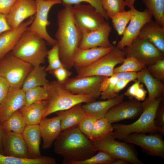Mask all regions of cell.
Here are the masks:
<instances>
[{"instance_id":"277c9868","label":"cell","mask_w":164,"mask_h":164,"mask_svg":"<svg viewBox=\"0 0 164 164\" xmlns=\"http://www.w3.org/2000/svg\"><path fill=\"white\" fill-rule=\"evenodd\" d=\"M44 87L48 97L46 100L47 107L44 118L57 112L68 109L77 104L96 100L89 96L73 94L57 81L49 82Z\"/></svg>"},{"instance_id":"603a6c76","label":"cell","mask_w":164,"mask_h":164,"mask_svg":"<svg viewBox=\"0 0 164 164\" xmlns=\"http://www.w3.org/2000/svg\"><path fill=\"white\" fill-rule=\"evenodd\" d=\"M137 80L144 84L147 90L148 97L144 101L150 102L162 97L164 85L150 73L147 67L137 72Z\"/></svg>"},{"instance_id":"f546056e","label":"cell","mask_w":164,"mask_h":164,"mask_svg":"<svg viewBox=\"0 0 164 164\" xmlns=\"http://www.w3.org/2000/svg\"><path fill=\"white\" fill-rule=\"evenodd\" d=\"M54 158L41 156L39 157H19L7 156L0 153V164H56Z\"/></svg>"},{"instance_id":"8fae6325","label":"cell","mask_w":164,"mask_h":164,"mask_svg":"<svg viewBox=\"0 0 164 164\" xmlns=\"http://www.w3.org/2000/svg\"><path fill=\"white\" fill-rule=\"evenodd\" d=\"M123 50L127 57L134 58L146 67L164 59V53L148 40L138 37Z\"/></svg>"},{"instance_id":"1f68e13d","label":"cell","mask_w":164,"mask_h":164,"mask_svg":"<svg viewBox=\"0 0 164 164\" xmlns=\"http://www.w3.org/2000/svg\"><path fill=\"white\" fill-rule=\"evenodd\" d=\"M111 124L105 117L97 119L94 125L90 140H97L111 134L114 131Z\"/></svg>"},{"instance_id":"30bf717a","label":"cell","mask_w":164,"mask_h":164,"mask_svg":"<svg viewBox=\"0 0 164 164\" xmlns=\"http://www.w3.org/2000/svg\"><path fill=\"white\" fill-rule=\"evenodd\" d=\"M72 12L73 21L82 34L97 29L106 22L103 15L90 5H74Z\"/></svg>"},{"instance_id":"681fc988","label":"cell","mask_w":164,"mask_h":164,"mask_svg":"<svg viewBox=\"0 0 164 164\" xmlns=\"http://www.w3.org/2000/svg\"><path fill=\"white\" fill-rule=\"evenodd\" d=\"M11 29L7 22L6 15L0 14V36Z\"/></svg>"},{"instance_id":"c3c4849f","label":"cell","mask_w":164,"mask_h":164,"mask_svg":"<svg viewBox=\"0 0 164 164\" xmlns=\"http://www.w3.org/2000/svg\"><path fill=\"white\" fill-rule=\"evenodd\" d=\"M130 81L125 80H119L115 85L114 93L116 97L118 96L119 92L125 88Z\"/></svg>"},{"instance_id":"52a82bcc","label":"cell","mask_w":164,"mask_h":164,"mask_svg":"<svg viewBox=\"0 0 164 164\" xmlns=\"http://www.w3.org/2000/svg\"><path fill=\"white\" fill-rule=\"evenodd\" d=\"M33 66L9 53L0 60V76L5 78L10 87L21 88Z\"/></svg>"},{"instance_id":"7a4b0ae2","label":"cell","mask_w":164,"mask_h":164,"mask_svg":"<svg viewBox=\"0 0 164 164\" xmlns=\"http://www.w3.org/2000/svg\"><path fill=\"white\" fill-rule=\"evenodd\" d=\"M55 152L71 164L90 158L97 151L92 142L77 127L62 131L54 142Z\"/></svg>"},{"instance_id":"ab89813d","label":"cell","mask_w":164,"mask_h":164,"mask_svg":"<svg viewBox=\"0 0 164 164\" xmlns=\"http://www.w3.org/2000/svg\"><path fill=\"white\" fill-rule=\"evenodd\" d=\"M64 5H76L83 2L89 4L94 7L95 9L106 20L108 19L106 12L102 5L101 0H60Z\"/></svg>"},{"instance_id":"ac0fdd59","label":"cell","mask_w":164,"mask_h":164,"mask_svg":"<svg viewBox=\"0 0 164 164\" xmlns=\"http://www.w3.org/2000/svg\"><path fill=\"white\" fill-rule=\"evenodd\" d=\"M4 155L19 157H31L22 134L5 132L2 140Z\"/></svg>"},{"instance_id":"d4e9b609","label":"cell","mask_w":164,"mask_h":164,"mask_svg":"<svg viewBox=\"0 0 164 164\" xmlns=\"http://www.w3.org/2000/svg\"><path fill=\"white\" fill-rule=\"evenodd\" d=\"M146 39L162 52L164 53V27L152 20L146 22L138 36Z\"/></svg>"},{"instance_id":"f6af8a7d","label":"cell","mask_w":164,"mask_h":164,"mask_svg":"<svg viewBox=\"0 0 164 164\" xmlns=\"http://www.w3.org/2000/svg\"><path fill=\"white\" fill-rule=\"evenodd\" d=\"M17 0H0V14L6 15Z\"/></svg>"},{"instance_id":"f907efd6","label":"cell","mask_w":164,"mask_h":164,"mask_svg":"<svg viewBox=\"0 0 164 164\" xmlns=\"http://www.w3.org/2000/svg\"><path fill=\"white\" fill-rule=\"evenodd\" d=\"M147 93V91L144 88L143 85L141 84L136 92L134 98L139 101H144L146 99Z\"/></svg>"},{"instance_id":"d6a6232c","label":"cell","mask_w":164,"mask_h":164,"mask_svg":"<svg viewBox=\"0 0 164 164\" xmlns=\"http://www.w3.org/2000/svg\"><path fill=\"white\" fill-rule=\"evenodd\" d=\"M146 9L160 26L164 27V0H142Z\"/></svg>"},{"instance_id":"44dd1931","label":"cell","mask_w":164,"mask_h":164,"mask_svg":"<svg viewBox=\"0 0 164 164\" xmlns=\"http://www.w3.org/2000/svg\"><path fill=\"white\" fill-rule=\"evenodd\" d=\"M60 121V117L57 115L51 118L45 117L39 123L44 149L50 148L62 132Z\"/></svg>"},{"instance_id":"8992f818","label":"cell","mask_w":164,"mask_h":164,"mask_svg":"<svg viewBox=\"0 0 164 164\" xmlns=\"http://www.w3.org/2000/svg\"><path fill=\"white\" fill-rule=\"evenodd\" d=\"M125 56L123 49L114 47L110 52L92 64L85 67L75 68L76 77L111 76L113 74L116 66L121 64Z\"/></svg>"},{"instance_id":"e575fe53","label":"cell","mask_w":164,"mask_h":164,"mask_svg":"<svg viewBox=\"0 0 164 164\" xmlns=\"http://www.w3.org/2000/svg\"><path fill=\"white\" fill-rule=\"evenodd\" d=\"M25 103L24 106H26L36 102L46 100L48 97V94L44 86H39L25 92Z\"/></svg>"},{"instance_id":"8d00e7d4","label":"cell","mask_w":164,"mask_h":164,"mask_svg":"<svg viewBox=\"0 0 164 164\" xmlns=\"http://www.w3.org/2000/svg\"><path fill=\"white\" fill-rule=\"evenodd\" d=\"M145 67L134 58L127 56L121 65L114 68L113 74L122 72H137Z\"/></svg>"},{"instance_id":"6da1fadb","label":"cell","mask_w":164,"mask_h":164,"mask_svg":"<svg viewBox=\"0 0 164 164\" xmlns=\"http://www.w3.org/2000/svg\"><path fill=\"white\" fill-rule=\"evenodd\" d=\"M72 8V5H65L58 12L57 29L55 35L60 59L68 70L73 67L74 54L79 47L82 36L73 21Z\"/></svg>"},{"instance_id":"4dcf8cb0","label":"cell","mask_w":164,"mask_h":164,"mask_svg":"<svg viewBox=\"0 0 164 164\" xmlns=\"http://www.w3.org/2000/svg\"><path fill=\"white\" fill-rule=\"evenodd\" d=\"M5 132L22 134L26 125L20 111H17L1 123Z\"/></svg>"},{"instance_id":"5bb4252c","label":"cell","mask_w":164,"mask_h":164,"mask_svg":"<svg viewBox=\"0 0 164 164\" xmlns=\"http://www.w3.org/2000/svg\"><path fill=\"white\" fill-rule=\"evenodd\" d=\"M131 17L128 26L126 27L121 39L116 47L123 50L129 46L138 36L144 25L152 20V16L146 9L143 11L136 9L134 6L130 8Z\"/></svg>"},{"instance_id":"b9f144b4","label":"cell","mask_w":164,"mask_h":164,"mask_svg":"<svg viewBox=\"0 0 164 164\" xmlns=\"http://www.w3.org/2000/svg\"><path fill=\"white\" fill-rule=\"evenodd\" d=\"M150 73L159 80L164 79V59L159 60L155 63L147 67Z\"/></svg>"},{"instance_id":"cb8c5ba5","label":"cell","mask_w":164,"mask_h":164,"mask_svg":"<svg viewBox=\"0 0 164 164\" xmlns=\"http://www.w3.org/2000/svg\"><path fill=\"white\" fill-rule=\"evenodd\" d=\"M124 95L121 94L115 97L102 101H94L82 105L86 114L99 119L104 117L112 108L122 101Z\"/></svg>"},{"instance_id":"7dc6e473","label":"cell","mask_w":164,"mask_h":164,"mask_svg":"<svg viewBox=\"0 0 164 164\" xmlns=\"http://www.w3.org/2000/svg\"><path fill=\"white\" fill-rule=\"evenodd\" d=\"M134 82V83L129 87L123 94L124 96H126L131 99L134 98L136 92L141 84L137 80Z\"/></svg>"},{"instance_id":"d590c367","label":"cell","mask_w":164,"mask_h":164,"mask_svg":"<svg viewBox=\"0 0 164 164\" xmlns=\"http://www.w3.org/2000/svg\"><path fill=\"white\" fill-rule=\"evenodd\" d=\"M116 159L104 152L99 151L97 154L89 158L74 162L71 164H113Z\"/></svg>"},{"instance_id":"9a60e30c","label":"cell","mask_w":164,"mask_h":164,"mask_svg":"<svg viewBox=\"0 0 164 164\" xmlns=\"http://www.w3.org/2000/svg\"><path fill=\"white\" fill-rule=\"evenodd\" d=\"M143 108L142 103L137 100L122 101L111 108L105 117L111 123L134 119L141 114Z\"/></svg>"},{"instance_id":"db71d44e","label":"cell","mask_w":164,"mask_h":164,"mask_svg":"<svg viewBox=\"0 0 164 164\" xmlns=\"http://www.w3.org/2000/svg\"><path fill=\"white\" fill-rule=\"evenodd\" d=\"M136 0H125L126 5L130 8L134 6V4Z\"/></svg>"},{"instance_id":"484cf974","label":"cell","mask_w":164,"mask_h":164,"mask_svg":"<svg viewBox=\"0 0 164 164\" xmlns=\"http://www.w3.org/2000/svg\"><path fill=\"white\" fill-rule=\"evenodd\" d=\"M81 104L75 105L66 110L56 112L61 118V125L62 131L78 126L86 113Z\"/></svg>"},{"instance_id":"816d5d0a","label":"cell","mask_w":164,"mask_h":164,"mask_svg":"<svg viewBox=\"0 0 164 164\" xmlns=\"http://www.w3.org/2000/svg\"><path fill=\"white\" fill-rule=\"evenodd\" d=\"M5 133L1 123H0V153L4 155L2 147V140Z\"/></svg>"},{"instance_id":"2e32d148","label":"cell","mask_w":164,"mask_h":164,"mask_svg":"<svg viewBox=\"0 0 164 164\" xmlns=\"http://www.w3.org/2000/svg\"><path fill=\"white\" fill-rule=\"evenodd\" d=\"M36 11L35 0H17L6 16V19L11 28L15 29L34 16Z\"/></svg>"},{"instance_id":"5b68a950","label":"cell","mask_w":164,"mask_h":164,"mask_svg":"<svg viewBox=\"0 0 164 164\" xmlns=\"http://www.w3.org/2000/svg\"><path fill=\"white\" fill-rule=\"evenodd\" d=\"M47 44L44 39L27 29L10 53L33 67L40 65L46 57Z\"/></svg>"},{"instance_id":"d6986e66","label":"cell","mask_w":164,"mask_h":164,"mask_svg":"<svg viewBox=\"0 0 164 164\" xmlns=\"http://www.w3.org/2000/svg\"><path fill=\"white\" fill-rule=\"evenodd\" d=\"M111 28L107 22L96 30L82 34L79 47L87 49L95 47H108L111 46L109 39Z\"/></svg>"},{"instance_id":"ee69618b","label":"cell","mask_w":164,"mask_h":164,"mask_svg":"<svg viewBox=\"0 0 164 164\" xmlns=\"http://www.w3.org/2000/svg\"><path fill=\"white\" fill-rule=\"evenodd\" d=\"M10 85L4 78L0 76V104L5 97L10 89Z\"/></svg>"},{"instance_id":"7402d4cb","label":"cell","mask_w":164,"mask_h":164,"mask_svg":"<svg viewBox=\"0 0 164 164\" xmlns=\"http://www.w3.org/2000/svg\"><path fill=\"white\" fill-rule=\"evenodd\" d=\"M113 46L108 47H95L82 49L78 47L73 57V67L75 68L87 66L94 62L110 52Z\"/></svg>"},{"instance_id":"74e56055","label":"cell","mask_w":164,"mask_h":164,"mask_svg":"<svg viewBox=\"0 0 164 164\" xmlns=\"http://www.w3.org/2000/svg\"><path fill=\"white\" fill-rule=\"evenodd\" d=\"M131 17L130 10L117 14L111 19L113 26L119 35H122Z\"/></svg>"},{"instance_id":"60d3db41","label":"cell","mask_w":164,"mask_h":164,"mask_svg":"<svg viewBox=\"0 0 164 164\" xmlns=\"http://www.w3.org/2000/svg\"><path fill=\"white\" fill-rule=\"evenodd\" d=\"M97 119L86 114L78 125L80 131L90 139L91 134Z\"/></svg>"},{"instance_id":"4316f807","label":"cell","mask_w":164,"mask_h":164,"mask_svg":"<svg viewBox=\"0 0 164 164\" xmlns=\"http://www.w3.org/2000/svg\"><path fill=\"white\" fill-rule=\"evenodd\" d=\"M22 135L30 157L36 158L41 156L40 146L41 136L39 124L26 125Z\"/></svg>"},{"instance_id":"f5cc1de1","label":"cell","mask_w":164,"mask_h":164,"mask_svg":"<svg viewBox=\"0 0 164 164\" xmlns=\"http://www.w3.org/2000/svg\"><path fill=\"white\" fill-rule=\"evenodd\" d=\"M130 162L126 160L123 159H119L116 160L113 164H128Z\"/></svg>"},{"instance_id":"7bdbcfd3","label":"cell","mask_w":164,"mask_h":164,"mask_svg":"<svg viewBox=\"0 0 164 164\" xmlns=\"http://www.w3.org/2000/svg\"><path fill=\"white\" fill-rule=\"evenodd\" d=\"M51 73L54 75L57 81L62 84L69 78L72 73L69 70L63 66L54 70Z\"/></svg>"},{"instance_id":"7c38bea8","label":"cell","mask_w":164,"mask_h":164,"mask_svg":"<svg viewBox=\"0 0 164 164\" xmlns=\"http://www.w3.org/2000/svg\"><path fill=\"white\" fill-rule=\"evenodd\" d=\"M104 77H76L69 78L61 84L64 88L73 94L89 96L96 100L100 96L101 85Z\"/></svg>"},{"instance_id":"f1b7e54d","label":"cell","mask_w":164,"mask_h":164,"mask_svg":"<svg viewBox=\"0 0 164 164\" xmlns=\"http://www.w3.org/2000/svg\"><path fill=\"white\" fill-rule=\"evenodd\" d=\"M46 67L41 65L33 67L26 77L21 87L25 92L39 86H44L49 82Z\"/></svg>"},{"instance_id":"bcb514c9","label":"cell","mask_w":164,"mask_h":164,"mask_svg":"<svg viewBox=\"0 0 164 164\" xmlns=\"http://www.w3.org/2000/svg\"><path fill=\"white\" fill-rule=\"evenodd\" d=\"M160 104L156 112L155 123L157 126L164 128V108L162 105L160 106Z\"/></svg>"},{"instance_id":"ffe728a7","label":"cell","mask_w":164,"mask_h":164,"mask_svg":"<svg viewBox=\"0 0 164 164\" xmlns=\"http://www.w3.org/2000/svg\"><path fill=\"white\" fill-rule=\"evenodd\" d=\"M34 18L33 16L29 18L18 27L4 33L0 36V60L13 50Z\"/></svg>"},{"instance_id":"83f0119b","label":"cell","mask_w":164,"mask_h":164,"mask_svg":"<svg viewBox=\"0 0 164 164\" xmlns=\"http://www.w3.org/2000/svg\"><path fill=\"white\" fill-rule=\"evenodd\" d=\"M47 107L46 101L44 100L24 106L19 111L23 116L26 125H38L44 118Z\"/></svg>"},{"instance_id":"3957f363","label":"cell","mask_w":164,"mask_h":164,"mask_svg":"<svg viewBox=\"0 0 164 164\" xmlns=\"http://www.w3.org/2000/svg\"><path fill=\"white\" fill-rule=\"evenodd\" d=\"M162 97L149 102H142L143 110L136 121L131 124H115L112 125L114 131L112 135L114 138L122 140L128 135L135 133L157 132L164 134V128L157 126L155 123V117L157 109L161 102Z\"/></svg>"},{"instance_id":"ba28073f","label":"cell","mask_w":164,"mask_h":164,"mask_svg":"<svg viewBox=\"0 0 164 164\" xmlns=\"http://www.w3.org/2000/svg\"><path fill=\"white\" fill-rule=\"evenodd\" d=\"M36 11L34 19L28 29L44 39L47 44L53 46L56 44V40L48 33L47 28L50 23L48 19L49 12L55 5L62 4L60 0H35Z\"/></svg>"},{"instance_id":"9c48e42d","label":"cell","mask_w":164,"mask_h":164,"mask_svg":"<svg viewBox=\"0 0 164 164\" xmlns=\"http://www.w3.org/2000/svg\"><path fill=\"white\" fill-rule=\"evenodd\" d=\"M91 141L97 151L104 152L116 159H124L134 164H143L130 146L116 140L112 134Z\"/></svg>"},{"instance_id":"e0dca14e","label":"cell","mask_w":164,"mask_h":164,"mask_svg":"<svg viewBox=\"0 0 164 164\" xmlns=\"http://www.w3.org/2000/svg\"><path fill=\"white\" fill-rule=\"evenodd\" d=\"M25 103L24 91L21 88L10 87L7 95L0 104V123L19 110Z\"/></svg>"},{"instance_id":"4fadbf2b","label":"cell","mask_w":164,"mask_h":164,"mask_svg":"<svg viewBox=\"0 0 164 164\" xmlns=\"http://www.w3.org/2000/svg\"><path fill=\"white\" fill-rule=\"evenodd\" d=\"M122 140L140 147L148 155L164 158V141L159 135L133 133L128 135Z\"/></svg>"},{"instance_id":"836d02e7","label":"cell","mask_w":164,"mask_h":164,"mask_svg":"<svg viewBox=\"0 0 164 164\" xmlns=\"http://www.w3.org/2000/svg\"><path fill=\"white\" fill-rule=\"evenodd\" d=\"M102 7L108 18L111 19L125 10V0H101Z\"/></svg>"},{"instance_id":"f35d334b","label":"cell","mask_w":164,"mask_h":164,"mask_svg":"<svg viewBox=\"0 0 164 164\" xmlns=\"http://www.w3.org/2000/svg\"><path fill=\"white\" fill-rule=\"evenodd\" d=\"M46 58H47L48 65L46 67V70L51 73L54 70L62 67H64L63 64L60 58L59 49L56 44L47 52Z\"/></svg>"}]
</instances>
